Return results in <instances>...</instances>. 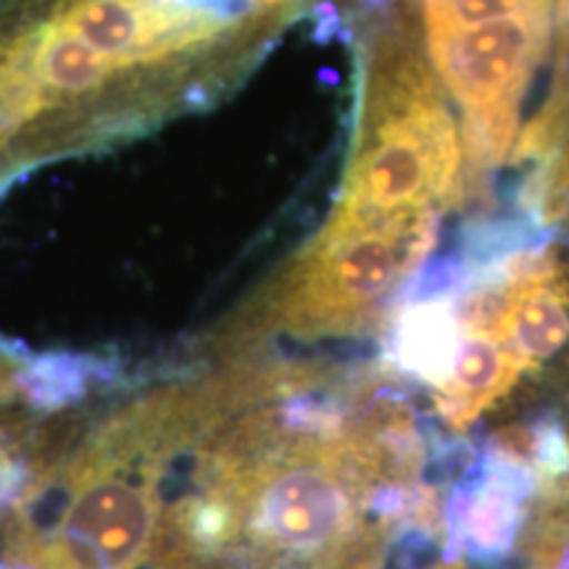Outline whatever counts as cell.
<instances>
[{
  "instance_id": "obj_8",
  "label": "cell",
  "mask_w": 569,
  "mask_h": 569,
  "mask_svg": "<svg viewBox=\"0 0 569 569\" xmlns=\"http://www.w3.org/2000/svg\"><path fill=\"white\" fill-rule=\"evenodd\" d=\"M6 478H9V461H3V457H0V496H3Z\"/></svg>"
},
{
  "instance_id": "obj_4",
  "label": "cell",
  "mask_w": 569,
  "mask_h": 569,
  "mask_svg": "<svg viewBox=\"0 0 569 569\" xmlns=\"http://www.w3.org/2000/svg\"><path fill=\"white\" fill-rule=\"evenodd\" d=\"M532 372L517 348L501 336L480 301L457 319V346L443 377L436 382V409L453 430H465L496 407L511 388Z\"/></svg>"
},
{
  "instance_id": "obj_2",
  "label": "cell",
  "mask_w": 569,
  "mask_h": 569,
  "mask_svg": "<svg viewBox=\"0 0 569 569\" xmlns=\"http://www.w3.org/2000/svg\"><path fill=\"white\" fill-rule=\"evenodd\" d=\"M436 222L332 209L322 230L248 303L234 338L248 343L264 332L332 338L367 330L432 248Z\"/></svg>"
},
{
  "instance_id": "obj_6",
  "label": "cell",
  "mask_w": 569,
  "mask_h": 569,
  "mask_svg": "<svg viewBox=\"0 0 569 569\" xmlns=\"http://www.w3.org/2000/svg\"><path fill=\"white\" fill-rule=\"evenodd\" d=\"M569 142V21L561 24L557 61L551 71V88L546 103L530 119L515 146V159H553Z\"/></svg>"
},
{
  "instance_id": "obj_5",
  "label": "cell",
  "mask_w": 569,
  "mask_h": 569,
  "mask_svg": "<svg viewBox=\"0 0 569 569\" xmlns=\"http://www.w3.org/2000/svg\"><path fill=\"white\" fill-rule=\"evenodd\" d=\"M478 301L532 372L567 346L569 277L553 256L532 261Z\"/></svg>"
},
{
  "instance_id": "obj_3",
  "label": "cell",
  "mask_w": 569,
  "mask_h": 569,
  "mask_svg": "<svg viewBox=\"0 0 569 569\" xmlns=\"http://www.w3.org/2000/svg\"><path fill=\"white\" fill-rule=\"evenodd\" d=\"M551 6L486 21L459 32L425 34L440 84L465 111L472 161H503L517 146L519 101L549 48Z\"/></svg>"
},
{
  "instance_id": "obj_7",
  "label": "cell",
  "mask_w": 569,
  "mask_h": 569,
  "mask_svg": "<svg viewBox=\"0 0 569 569\" xmlns=\"http://www.w3.org/2000/svg\"><path fill=\"white\" fill-rule=\"evenodd\" d=\"M9 386H11V367H9V361L0 356V396L9 390Z\"/></svg>"
},
{
  "instance_id": "obj_9",
  "label": "cell",
  "mask_w": 569,
  "mask_h": 569,
  "mask_svg": "<svg viewBox=\"0 0 569 569\" xmlns=\"http://www.w3.org/2000/svg\"><path fill=\"white\" fill-rule=\"evenodd\" d=\"M259 3H264V6H277V3H282V0H259Z\"/></svg>"
},
{
  "instance_id": "obj_1",
  "label": "cell",
  "mask_w": 569,
  "mask_h": 569,
  "mask_svg": "<svg viewBox=\"0 0 569 569\" xmlns=\"http://www.w3.org/2000/svg\"><path fill=\"white\" fill-rule=\"evenodd\" d=\"M461 140L443 84L415 38L401 30L377 34L336 209L380 219L438 217L459 196Z\"/></svg>"
}]
</instances>
